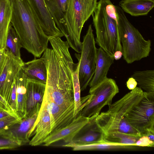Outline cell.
<instances>
[{"label":"cell","mask_w":154,"mask_h":154,"mask_svg":"<svg viewBox=\"0 0 154 154\" xmlns=\"http://www.w3.org/2000/svg\"><path fill=\"white\" fill-rule=\"evenodd\" d=\"M12 7L11 23L22 48L35 58L40 57L48 48V36L43 32L28 0H10Z\"/></svg>","instance_id":"cell-1"},{"label":"cell","mask_w":154,"mask_h":154,"mask_svg":"<svg viewBox=\"0 0 154 154\" xmlns=\"http://www.w3.org/2000/svg\"><path fill=\"white\" fill-rule=\"evenodd\" d=\"M91 15L96 37V43L110 56L122 51L115 6L110 0H100Z\"/></svg>","instance_id":"cell-2"},{"label":"cell","mask_w":154,"mask_h":154,"mask_svg":"<svg viewBox=\"0 0 154 154\" xmlns=\"http://www.w3.org/2000/svg\"><path fill=\"white\" fill-rule=\"evenodd\" d=\"M115 7L124 60L131 64L146 57L151 51V41L144 38L128 21L120 7Z\"/></svg>","instance_id":"cell-3"},{"label":"cell","mask_w":154,"mask_h":154,"mask_svg":"<svg viewBox=\"0 0 154 154\" xmlns=\"http://www.w3.org/2000/svg\"><path fill=\"white\" fill-rule=\"evenodd\" d=\"M97 0H69L65 20V36L69 47L80 53L82 43L81 34L85 22L93 13Z\"/></svg>","instance_id":"cell-4"},{"label":"cell","mask_w":154,"mask_h":154,"mask_svg":"<svg viewBox=\"0 0 154 154\" xmlns=\"http://www.w3.org/2000/svg\"><path fill=\"white\" fill-rule=\"evenodd\" d=\"M145 94L140 88L134 89L112 104L108 109L97 115L96 121L103 132L117 126L121 121L143 99Z\"/></svg>","instance_id":"cell-5"},{"label":"cell","mask_w":154,"mask_h":154,"mask_svg":"<svg viewBox=\"0 0 154 154\" xmlns=\"http://www.w3.org/2000/svg\"><path fill=\"white\" fill-rule=\"evenodd\" d=\"M81 54H75L80 62L79 78L81 91L86 89L92 79L95 67L97 48L91 25L83 37Z\"/></svg>","instance_id":"cell-6"},{"label":"cell","mask_w":154,"mask_h":154,"mask_svg":"<svg viewBox=\"0 0 154 154\" xmlns=\"http://www.w3.org/2000/svg\"><path fill=\"white\" fill-rule=\"evenodd\" d=\"M119 91L115 80L107 77L99 84L91 87L89 93L94 96L82 109L80 115L89 118L98 115L104 106L111 103L112 99Z\"/></svg>","instance_id":"cell-7"},{"label":"cell","mask_w":154,"mask_h":154,"mask_svg":"<svg viewBox=\"0 0 154 154\" xmlns=\"http://www.w3.org/2000/svg\"><path fill=\"white\" fill-rule=\"evenodd\" d=\"M125 116L130 124L142 135L154 130V97L147 95L145 92L143 99Z\"/></svg>","instance_id":"cell-8"},{"label":"cell","mask_w":154,"mask_h":154,"mask_svg":"<svg viewBox=\"0 0 154 154\" xmlns=\"http://www.w3.org/2000/svg\"><path fill=\"white\" fill-rule=\"evenodd\" d=\"M41 104L38 103L18 122L4 131L0 137L15 141L22 146L29 142V134L36 120Z\"/></svg>","instance_id":"cell-9"},{"label":"cell","mask_w":154,"mask_h":154,"mask_svg":"<svg viewBox=\"0 0 154 154\" xmlns=\"http://www.w3.org/2000/svg\"><path fill=\"white\" fill-rule=\"evenodd\" d=\"M5 49L7 56L0 74V94L8 103L14 80L24 62L21 58L16 57Z\"/></svg>","instance_id":"cell-10"},{"label":"cell","mask_w":154,"mask_h":154,"mask_svg":"<svg viewBox=\"0 0 154 154\" xmlns=\"http://www.w3.org/2000/svg\"><path fill=\"white\" fill-rule=\"evenodd\" d=\"M43 100L50 117L51 133L67 126L77 118L74 116L75 105L61 107L54 102L45 93Z\"/></svg>","instance_id":"cell-11"},{"label":"cell","mask_w":154,"mask_h":154,"mask_svg":"<svg viewBox=\"0 0 154 154\" xmlns=\"http://www.w3.org/2000/svg\"><path fill=\"white\" fill-rule=\"evenodd\" d=\"M89 120V118L79 116L67 126L51 133L44 140L43 145L48 146L60 140L67 143L71 142Z\"/></svg>","instance_id":"cell-12"},{"label":"cell","mask_w":154,"mask_h":154,"mask_svg":"<svg viewBox=\"0 0 154 154\" xmlns=\"http://www.w3.org/2000/svg\"><path fill=\"white\" fill-rule=\"evenodd\" d=\"M51 132L50 117L43 100L36 120L29 134V138L34 135L30 140L29 145L36 146L43 144Z\"/></svg>","instance_id":"cell-13"},{"label":"cell","mask_w":154,"mask_h":154,"mask_svg":"<svg viewBox=\"0 0 154 154\" xmlns=\"http://www.w3.org/2000/svg\"><path fill=\"white\" fill-rule=\"evenodd\" d=\"M45 34L48 36L60 37L63 35L57 27L44 0H28Z\"/></svg>","instance_id":"cell-14"},{"label":"cell","mask_w":154,"mask_h":154,"mask_svg":"<svg viewBox=\"0 0 154 154\" xmlns=\"http://www.w3.org/2000/svg\"><path fill=\"white\" fill-rule=\"evenodd\" d=\"M97 115L89 117V121L84 127L85 133L82 136L74 139L71 142L68 143L73 145H85L105 142V134L96 121Z\"/></svg>","instance_id":"cell-15"},{"label":"cell","mask_w":154,"mask_h":154,"mask_svg":"<svg viewBox=\"0 0 154 154\" xmlns=\"http://www.w3.org/2000/svg\"><path fill=\"white\" fill-rule=\"evenodd\" d=\"M114 58L110 56L101 48L97 49L95 67L93 76L89 83L90 87L99 84L107 78Z\"/></svg>","instance_id":"cell-16"},{"label":"cell","mask_w":154,"mask_h":154,"mask_svg":"<svg viewBox=\"0 0 154 154\" xmlns=\"http://www.w3.org/2000/svg\"><path fill=\"white\" fill-rule=\"evenodd\" d=\"M28 78L21 69L14 79L13 84L16 94V112L22 118L26 114V97Z\"/></svg>","instance_id":"cell-17"},{"label":"cell","mask_w":154,"mask_h":154,"mask_svg":"<svg viewBox=\"0 0 154 154\" xmlns=\"http://www.w3.org/2000/svg\"><path fill=\"white\" fill-rule=\"evenodd\" d=\"M45 87V83L28 79L26 97V114L32 110L38 104L42 103Z\"/></svg>","instance_id":"cell-18"},{"label":"cell","mask_w":154,"mask_h":154,"mask_svg":"<svg viewBox=\"0 0 154 154\" xmlns=\"http://www.w3.org/2000/svg\"><path fill=\"white\" fill-rule=\"evenodd\" d=\"M44 0L57 27L65 36L66 32L65 17L69 0Z\"/></svg>","instance_id":"cell-19"},{"label":"cell","mask_w":154,"mask_h":154,"mask_svg":"<svg viewBox=\"0 0 154 154\" xmlns=\"http://www.w3.org/2000/svg\"><path fill=\"white\" fill-rule=\"evenodd\" d=\"M22 69L28 79L35 80L46 84L47 79V67L43 57L36 59V58L24 63Z\"/></svg>","instance_id":"cell-20"},{"label":"cell","mask_w":154,"mask_h":154,"mask_svg":"<svg viewBox=\"0 0 154 154\" xmlns=\"http://www.w3.org/2000/svg\"><path fill=\"white\" fill-rule=\"evenodd\" d=\"M119 6L123 11L133 16L147 15L154 6V0H122Z\"/></svg>","instance_id":"cell-21"},{"label":"cell","mask_w":154,"mask_h":154,"mask_svg":"<svg viewBox=\"0 0 154 154\" xmlns=\"http://www.w3.org/2000/svg\"><path fill=\"white\" fill-rule=\"evenodd\" d=\"M11 15L10 0H0V49L5 47Z\"/></svg>","instance_id":"cell-22"},{"label":"cell","mask_w":154,"mask_h":154,"mask_svg":"<svg viewBox=\"0 0 154 154\" xmlns=\"http://www.w3.org/2000/svg\"><path fill=\"white\" fill-rule=\"evenodd\" d=\"M131 77L137 81V85L147 95L154 97V70H146L134 71Z\"/></svg>","instance_id":"cell-23"},{"label":"cell","mask_w":154,"mask_h":154,"mask_svg":"<svg viewBox=\"0 0 154 154\" xmlns=\"http://www.w3.org/2000/svg\"><path fill=\"white\" fill-rule=\"evenodd\" d=\"M140 137L116 132L105 134L104 141L108 143L135 146L136 142Z\"/></svg>","instance_id":"cell-24"},{"label":"cell","mask_w":154,"mask_h":154,"mask_svg":"<svg viewBox=\"0 0 154 154\" xmlns=\"http://www.w3.org/2000/svg\"><path fill=\"white\" fill-rule=\"evenodd\" d=\"M63 146L70 147L74 151L104 149L130 148V146L119 144L103 142L85 145H73L69 143L63 145Z\"/></svg>","instance_id":"cell-25"},{"label":"cell","mask_w":154,"mask_h":154,"mask_svg":"<svg viewBox=\"0 0 154 154\" xmlns=\"http://www.w3.org/2000/svg\"><path fill=\"white\" fill-rule=\"evenodd\" d=\"M22 48L19 38L11 23L8 30L5 48L15 56L21 58L20 50Z\"/></svg>","instance_id":"cell-26"},{"label":"cell","mask_w":154,"mask_h":154,"mask_svg":"<svg viewBox=\"0 0 154 154\" xmlns=\"http://www.w3.org/2000/svg\"><path fill=\"white\" fill-rule=\"evenodd\" d=\"M80 62L78 60V65L75 69L72 75L75 109L74 116L77 117L80 115V112L84 108L82 106L80 97L81 89L79 78V70Z\"/></svg>","instance_id":"cell-27"},{"label":"cell","mask_w":154,"mask_h":154,"mask_svg":"<svg viewBox=\"0 0 154 154\" xmlns=\"http://www.w3.org/2000/svg\"><path fill=\"white\" fill-rule=\"evenodd\" d=\"M22 118L14 112L0 119V136L5 131L21 121Z\"/></svg>","instance_id":"cell-28"},{"label":"cell","mask_w":154,"mask_h":154,"mask_svg":"<svg viewBox=\"0 0 154 154\" xmlns=\"http://www.w3.org/2000/svg\"><path fill=\"white\" fill-rule=\"evenodd\" d=\"M2 138L0 139V150L12 149L21 146L19 143L15 141Z\"/></svg>","instance_id":"cell-29"},{"label":"cell","mask_w":154,"mask_h":154,"mask_svg":"<svg viewBox=\"0 0 154 154\" xmlns=\"http://www.w3.org/2000/svg\"><path fill=\"white\" fill-rule=\"evenodd\" d=\"M135 145L136 146L153 147L154 142L151 141L146 135H142L136 142Z\"/></svg>","instance_id":"cell-30"},{"label":"cell","mask_w":154,"mask_h":154,"mask_svg":"<svg viewBox=\"0 0 154 154\" xmlns=\"http://www.w3.org/2000/svg\"><path fill=\"white\" fill-rule=\"evenodd\" d=\"M0 111H6L10 112H15L13 110L8 103L4 99L0 94Z\"/></svg>","instance_id":"cell-31"},{"label":"cell","mask_w":154,"mask_h":154,"mask_svg":"<svg viewBox=\"0 0 154 154\" xmlns=\"http://www.w3.org/2000/svg\"><path fill=\"white\" fill-rule=\"evenodd\" d=\"M7 53L5 48L0 49V74L5 63L7 58Z\"/></svg>","instance_id":"cell-32"},{"label":"cell","mask_w":154,"mask_h":154,"mask_svg":"<svg viewBox=\"0 0 154 154\" xmlns=\"http://www.w3.org/2000/svg\"><path fill=\"white\" fill-rule=\"evenodd\" d=\"M126 84L127 88L129 90H131L134 89L137 85V81L132 77L128 79Z\"/></svg>","instance_id":"cell-33"},{"label":"cell","mask_w":154,"mask_h":154,"mask_svg":"<svg viewBox=\"0 0 154 154\" xmlns=\"http://www.w3.org/2000/svg\"><path fill=\"white\" fill-rule=\"evenodd\" d=\"M122 56V51H116L114 54V60H119Z\"/></svg>","instance_id":"cell-34"},{"label":"cell","mask_w":154,"mask_h":154,"mask_svg":"<svg viewBox=\"0 0 154 154\" xmlns=\"http://www.w3.org/2000/svg\"><path fill=\"white\" fill-rule=\"evenodd\" d=\"M14 112H10L6 111H0V119L9 115Z\"/></svg>","instance_id":"cell-35"}]
</instances>
